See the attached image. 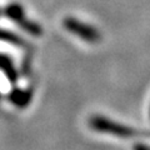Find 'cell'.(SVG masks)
Masks as SVG:
<instances>
[{
  "label": "cell",
  "mask_w": 150,
  "mask_h": 150,
  "mask_svg": "<svg viewBox=\"0 0 150 150\" xmlns=\"http://www.w3.org/2000/svg\"><path fill=\"white\" fill-rule=\"evenodd\" d=\"M4 11H5V15L14 23H16L19 19H21L25 15L24 9H23L21 5H19V4H10V5H8L5 8Z\"/></svg>",
  "instance_id": "277c9868"
},
{
  "label": "cell",
  "mask_w": 150,
  "mask_h": 150,
  "mask_svg": "<svg viewBox=\"0 0 150 150\" xmlns=\"http://www.w3.org/2000/svg\"><path fill=\"white\" fill-rule=\"evenodd\" d=\"M63 24L65 26V29H67L69 33L76 35L78 38H80V39H83L84 41H86V43L95 44L101 38L99 31H98L94 26L85 24V23L78 20V19H75V18H65Z\"/></svg>",
  "instance_id": "6da1fadb"
},
{
  "label": "cell",
  "mask_w": 150,
  "mask_h": 150,
  "mask_svg": "<svg viewBox=\"0 0 150 150\" xmlns=\"http://www.w3.org/2000/svg\"><path fill=\"white\" fill-rule=\"evenodd\" d=\"M16 24L21 28L23 30H25L26 33H29V34L34 35V36H39L43 34V30H41V28L36 24V23L29 20L25 15L23 16L21 19H19V20L16 21Z\"/></svg>",
  "instance_id": "7a4b0ae2"
},
{
  "label": "cell",
  "mask_w": 150,
  "mask_h": 150,
  "mask_svg": "<svg viewBox=\"0 0 150 150\" xmlns=\"http://www.w3.org/2000/svg\"><path fill=\"white\" fill-rule=\"evenodd\" d=\"M0 41H4V43L15 45V46H24L25 41L21 39L20 36H18L14 33L5 30V29H0Z\"/></svg>",
  "instance_id": "3957f363"
}]
</instances>
